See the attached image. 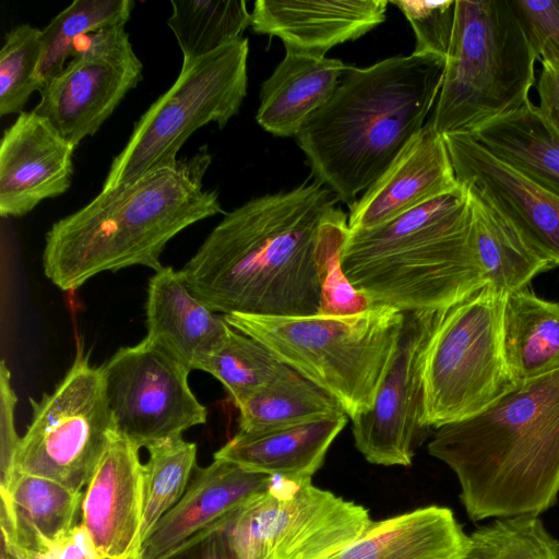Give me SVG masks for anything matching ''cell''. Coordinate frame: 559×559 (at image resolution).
Wrapping results in <instances>:
<instances>
[{
    "mask_svg": "<svg viewBox=\"0 0 559 559\" xmlns=\"http://www.w3.org/2000/svg\"><path fill=\"white\" fill-rule=\"evenodd\" d=\"M236 407L241 432L282 429L345 414L331 395L289 366Z\"/></svg>",
    "mask_w": 559,
    "mask_h": 559,
    "instance_id": "29",
    "label": "cell"
},
{
    "mask_svg": "<svg viewBox=\"0 0 559 559\" xmlns=\"http://www.w3.org/2000/svg\"><path fill=\"white\" fill-rule=\"evenodd\" d=\"M207 145L139 179L100 190L86 205L52 224L45 237L46 277L64 292L106 271L163 269L166 245L194 223L224 213L218 193L203 187Z\"/></svg>",
    "mask_w": 559,
    "mask_h": 559,
    "instance_id": "3",
    "label": "cell"
},
{
    "mask_svg": "<svg viewBox=\"0 0 559 559\" xmlns=\"http://www.w3.org/2000/svg\"><path fill=\"white\" fill-rule=\"evenodd\" d=\"M32 420L20 439L15 472L55 480L82 491L116 430L100 367L82 346L56 389L31 399Z\"/></svg>",
    "mask_w": 559,
    "mask_h": 559,
    "instance_id": "11",
    "label": "cell"
},
{
    "mask_svg": "<svg viewBox=\"0 0 559 559\" xmlns=\"http://www.w3.org/2000/svg\"><path fill=\"white\" fill-rule=\"evenodd\" d=\"M469 135L492 155L559 197V134L531 100Z\"/></svg>",
    "mask_w": 559,
    "mask_h": 559,
    "instance_id": "26",
    "label": "cell"
},
{
    "mask_svg": "<svg viewBox=\"0 0 559 559\" xmlns=\"http://www.w3.org/2000/svg\"><path fill=\"white\" fill-rule=\"evenodd\" d=\"M143 66L133 47L115 53L69 60L39 91L33 109L78 147L94 135L127 93L142 80Z\"/></svg>",
    "mask_w": 559,
    "mask_h": 559,
    "instance_id": "15",
    "label": "cell"
},
{
    "mask_svg": "<svg viewBox=\"0 0 559 559\" xmlns=\"http://www.w3.org/2000/svg\"><path fill=\"white\" fill-rule=\"evenodd\" d=\"M460 186L432 123L411 139L385 171L349 206V230L369 229Z\"/></svg>",
    "mask_w": 559,
    "mask_h": 559,
    "instance_id": "18",
    "label": "cell"
},
{
    "mask_svg": "<svg viewBox=\"0 0 559 559\" xmlns=\"http://www.w3.org/2000/svg\"><path fill=\"white\" fill-rule=\"evenodd\" d=\"M471 223L469 192L460 185L382 225L348 230L342 271L370 306L449 310L488 285Z\"/></svg>",
    "mask_w": 559,
    "mask_h": 559,
    "instance_id": "5",
    "label": "cell"
},
{
    "mask_svg": "<svg viewBox=\"0 0 559 559\" xmlns=\"http://www.w3.org/2000/svg\"><path fill=\"white\" fill-rule=\"evenodd\" d=\"M41 29L29 24L14 26L0 50V116L23 112L35 91H40Z\"/></svg>",
    "mask_w": 559,
    "mask_h": 559,
    "instance_id": "35",
    "label": "cell"
},
{
    "mask_svg": "<svg viewBox=\"0 0 559 559\" xmlns=\"http://www.w3.org/2000/svg\"><path fill=\"white\" fill-rule=\"evenodd\" d=\"M167 25L182 52V64L241 38L250 26L242 0H173Z\"/></svg>",
    "mask_w": 559,
    "mask_h": 559,
    "instance_id": "30",
    "label": "cell"
},
{
    "mask_svg": "<svg viewBox=\"0 0 559 559\" xmlns=\"http://www.w3.org/2000/svg\"><path fill=\"white\" fill-rule=\"evenodd\" d=\"M537 60L509 0H456L441 88L428 119L472 134L530 102Z\"/></svg>",
    "mask_w": 559,
    "mask_h": 559,
    "instance_id": "7",
    "label": "cell"
},
{
    "mask_svg": "<svg viewBox=\"0 0 559 559\" xmlns=\"http://www.w3.org/2000/svg\"><path fill=\"white\" fill-rule=\"evenodd\" d=\"M124 559H142L141 551H134Z\"/></svg>",
    "mask_w": 559,
    "mask_h": 559,
    "instance_id": "44",
    "label": "cell"
},
{
    "mask_svg": "<svg viewBox=\"0 0 559 559\" xmlns=\"http://www.w3.org/2000/svg\"><path fill=\"white\" fill-rule=\"evenodd\" d=\"M132 0H74L41 29L40 90L69 62L73 41L106 26L126 25Z\"/></svg>",
    "mask_w": 559,
    "mask_h": 559,
    "instance_id": "32",
    "label": "cell"
},
{
    "mask_svg": "<svg viewBox=\"0 0 559 559\" xmlns=\"http://www.w3.org/2000/svg\"><path fill=\"white\" fill-rule=\"evenodd\" d=\"M386 0H258L250 12L257 34L280 38L286 51L325 57L385 20Z\"/></svg>",
    "mask_w": 559,
    "mask_h": 559,
    "instance_id": "19",
    "label": "cell"
},
{
    "mask_svg": "<svg viewBox=\"0 0 559 559\" xmlns=\"http://www.w3.org/2000/svg\"><path fill=\"white\" fill-rule=\"evenodd\" d=\"M140 448L117 431L82 498V524L105 559H124L140 551L143 464Z\"/></svg>",
    "mask_w": 559,
    "mask_h": 559,
    "instance_id": "17",
    "label": "cell"
},
{
    "mask_svg": "<svg viewBox=\"0 0 559 559\" xmlns=\"http://www.w3.org/2000/svg\"><path fill=\"white\" fill-rule=\"evenodd\" d=\"M427 448L456 476L472 521L546 512L559 497V368L437 428Z\"/></svg>",
    "mask_w": 559,
    "mask_h": 559,
    "instance_id": "2",
    "label": "cell"
},
{
    "mask_svg": "<svg viewBox=\"0 0 559 559\" xmlns=\"http://www.w3.org/2000/svg\"><path fill=\"white\" fill-rule=\"evenodd\" d=\"M273 480V476L221 459L197 467L181 499L141 545L142 559H164L202 530L266 491Z\"/></svg>",
    "mask_w": 559,
    "mask_h": 559,
    "instance_id": "20",
    "label": "cell"
},
{
    "mask_svg": "<svg viewBox=\"0 0 559 559\" xmlns=\"http://www.w3.org/2000/svg\"><path fill=\"white\" fill-rule=\"evenodd\" d=\"M338 201L318 181L253 198L225 213L180 275L214 312L318 314L323 225Z\"/></svg>",
    "mask_w": 559,
    "mask_h": 559,
    "instance_id": "1",
    "label": "cell"
},
{
    "mask_svg": "<svg viewBox=\"0 0 559 559\" xmlns=\"http://www.w3.org/2000/svg\"><path fill=\"white\" fill-rule=\"evenodd\" d=\"M223 316L331 395L350 419L371 408L404 325V312L383 305L344 316Z\"/></svg>",
    "mask_w": 559,
    "mask_h": 559,
    "instance_id": "6",
    "label": "cell"
},
{
    "mask_svg": "<svg viewBox=\"0 0 559 559\" xmlns=\"http://www.w3.org/2000/svg\"><path fill=\"white\" fill-rule=\"evenodd\" d=\"M348 418L344 414L275 430L238 431L213 457L273 477L312 478Z\"/></svg>",
    "mask_w": 559,
    "mask_h": 559,
    "instance_id": "23",
    "label": "cell"
},
{
    "mask_svg": "<svg viewBox=\"0 0 559 559\" xmlns=\"http://www.w3.org/2000/svg\"><path fill=\"white\" fill-rule=\"evenodd\" d=\"M146 449L150 457L143 464L141 545L164 514L181 499L197 468V444L182 436L158 441Z\"/></svg>",
    "mask_w": 559,
    "mask_h": 559,
    "instance_id": "31",
    "label": "cell"
},
{
    "mask_svg": "<svg viewBox=\"0 0 559 559\" xmlns=\"http://www.w3.org/2000/svg\"><path fill=\"white\" fill-rule=\"evenodd\" d=\"M132 47L124 25H112L91 31L73 41L70 60L102 57Z\"/></svg>",
    "mask_w": 559,
    "mask_h": 559,
    "instance_id": "42",
    "label": "cell"
},
{
    "mask_svg": "<svg viewBox=\"0 0 559 559\" xmlns=\"http://www.w3.org/2000/svg\"><path fill=\"white\" fill-rule=\"evenodd\" d=\"M164 559H238L222 520L202 530Z\"/></svg>",
    "mask_w": 559,
    "mask_h": 559,
    "instance_id": "41",
    "label": "cell"
},
{
    "mask_svg": "<svg viewBox=\"0 0 559 559\" xmlns=\"http://www.w3.org/2000/svg\"><path fill=\"white\" fill-rule=\"evenodd\" d=\"M447 312H404L401 337L373 404L352 419L355 445L369 463L412 465L417 431L423 428L425 360Z\"/></svg>",
    "mask_w": 559,
    "mask_h": 559,
    "instance_id": "13",
    "label": "cell"
},
{
    "mask_svg": "<svg viewBox=\"0 0 559 559\" xmlns=\"http://www.w3.org/2000/svg\"><path fill=\"white\" fill-rule=\"evenodd\" d=\"M502 347L519 385L559 368V304L530 286L506 293Z\"/></svg>",
    "mask_w": 559,
    "mask_h": 559,
    "instance_id": "27",
    "label": "cell"
},
{
    "mask_svg": "<svg viewBox=\"0 0 559 559\" xmlns=\"http://www.w3.org/2000/svg\"><path fill=\"white\" fill-rule=\"evenodd\" d=\"M145 312V338L190 371L200 370L230 329L224 316L192 295L180 272L171 266H164L150 278Z\"/></svg>",
    "mask_w": 559,
    "mask_h": 559,
    "instance_id": "21",
    "label": "cell"
},
{
    "mask_svg": "<svg viewBox=\"0 0 559 559\" xmlns=\"http://www.w3.org/2000/svg\"><path fill=\"white\" fill-rule=\"evenodd\" d=\"M536 91L542 115L559 134V71L542 63Z\"/></svg>",
    "mask_w": 559,
    "mask_h": 559,
    "instance_id": "43",
    "label": "cell"
},
{
    "mask_svg": "<svg viewBox=\"0 0 559 559\" xmlns=\"http://www.w3.org/2000/svg\"><path fill=\"white\" fill-rule=\"evenodd\" d=\"M348 230V217L344 215L336 222L329 239L319 314H352L370 307L365 297L353 288L341 267V254Z\"/></svg>",
    "mask_w": 559,
    "mask_h": 559,
    "instance_id": "37",
    "label": "cell"
},
{
    "mask_svg": "<svg viewBox=\"0 0 559 559\" xmlns=\"http://www.w3.org/2000/svg\"><path fill=\"white\" fill-rule=\"evenodd\" d=\"M16 401L17 397L11 384V372L5 360H2L0 366V487H5L15 474V455L21 439L14 424Z\"/></svg>",
    "mask_w": 559,
    "mask_h": 559,
    "instance_id": "39",
    "label": "cell"
},
{
    "mask_svg": "<svg viewBox=\"0 0 559 559\" xmlns=\"http://www.w3.org/2000/svg\"><path fill=\"white\" fill-rule=\"evenodd\" d=\"M537 60L559 71V0H509Z\"/></svg>",
    "mask_w": 559,
    "mask_h": 559,
    "instance_id": "38",
    "label": "cell"
},
{
    "mask_svg": "<svg viewBox=\"0 0 559 559\" xmlns=\"http://www.w3.org/2000/svg\"><path fill=\"white\" fill-rule=\"evenodd\" d=\"M100 370L115 427L139 448L206 421L207 409L188 383L190 370L145 337L119 348Z\"/></svg>",
    "mask_w": 559,
    "mask_h": 559,
    "instance_id": "12",
    "label": "cell"
},
{
    "mask_svg": "<svg viewBox=\"0 0 559 559\" xmlns=\"http://www.w3.org/2000/svg\"><path fill=\"white\" fill-rule=\"evenodd\" d=\"M466 559H559V539L539 515L493 519L471 535Z\"/></svg>",
    "mask_w": 559,
    "mask_h": 559,
    "instance_id": "34",
    "label": "cell"
},
{
    "mask_svg": "<svg viewBox=\"0 0 559 559\" xmlns=\"http://www.w3.org/2000/svg\"><path fill=\"white\" fill-rule=\"evenodd\" d=\"M457 182L497 210L523 239L559 266V197L487 151L472 135H443Z\"/></svg>",
    "mask_w": 559,
    "mask_h": 559,
    "instance_id": "14",
    "label": "cell"
},
{
    "mask_svg": "<svg viewBox=\"0 0 559 559\" xmlns=\"http://www.w3.org/2000/svg\"><path fill=\"white\" fill-rule=\"evenodd\" d=\"M371 523L366 508L316 487L311 478L282 477L222 519L238 559H331Z\"/></svg>",
    "mask_w": 559,
    "mask_h": 559,
    "instance_id": "10",
    "label": "cell"
},
{
    "mask_svg": "<svg viewBox=\"0 0 559 559\" xmlns=\"http://www.w3.org/2000/svg\"><path fill=\"white\" fill-rule=\"evenodd\" d=\"M347 64L340 59L286 51L262 83L255 120L276 136H296L332 96Z\"/></svg>",
    "mask_w": 559,
    "mask_h": 559,
    "instance_id": "25",
    "label": "cell"
},
{
    "mask_svg": "<svg viewBox=\"0 0 559 559\" xmlns=\"http://www.w3.org/2000/svg\"><path fill=\"white\" fill-rule=\"evenodd\" d=\"M1 545L40 555L75 525L83 493L45 477L15 472L0 487Z\"/></svg>",
    "mask_w": 559,
    "mask_h": 559,
    "instance_id": "22",
    "label": "cell"
},
{
    "mask_svg": "<svg viewBox=\"0 0 559 559\" xmlns=\"http://www.w3.org/2000/svg\"><path fill=\"white\" fill-rule=\"evenodd\" d=\"M389 2L402 11L413 28L416 44L413 52L445 61L453 33L456 1L395 0Z\"/></svg>",
    "mask_w": 559,
    "mask_h": 559,
    "instance_id": "36",
    "label": "cell"
},
{
    "mask_svg": "<svg viewBox=\"0 0 559 559\" xmlns=\"http://www.w3.org/2000/svg\"><path fill=\"white\" fill-rule=\"evenodd\" d=\"M468 192L472 245L487 284L508 293L530 286L536 275L554 267L497 210L471 190Z\"/></svg>",
    "mask_w": 559,
    "mask_h": 559,
    "instance_id": "28",
    "label": "cell"
},
{
    "mask_svg": "<svg viewBox=\"0 0 559 559\" xmlns=\"http://www.w3.org/2000/svg\"><path fill=\"white\" fill-rule=\"evenodd\" d=\"M444 63L413 52L347 66L330 99L296 134L316 181L352 206L427 122Z\"/></svg>",
    "mask_w": 559,
    "mask_h": 559,
    "instance_id": "4",
    "label": "cell"
},
{
    "mask_svg": "<svg viewBox=\"0 0 559 559\" xmlns=\"http://www.w3.org/2000/svg\"><path fill=\"white\" fill-rule=\"evenodd\" d=\"M248 55L249 40L241 37L182 64L173 85L134 123L102 190L175 164L182 145L201 127L215 122L223 129L247 96Z\"/></svg>",
    "mask_w": 559,
    "mask_h": 559,
    "instance_id": "8",
    "label": "cell"
},
{
    "mask_svg": "<svg viewBox=\"0 0 559 559\" xmlns=\"http://www.w3.org/2000/svg\"><path fill=\"white\" fill-rule=\"evenodd\" d=\"M76 146L44 117L21 112L0 142V214L21 217L71 187Z\"/></svg>",
    "mask_w": 559,
    "mask_h": 559,
    "instance_id": "16",
    "label": "cell"
},
{
    "mask_svg": "<svg viewBox=\"0 0 559 559\" xmlns=\"http://www.w3.org/2000/svg\"><path fill=\"white\" fill-rule=\"evenodd\" d=\"M471 537L447 507L428 506L372 522L331 559H466Z\"/></svg>",
    "mask_w": 559,
    "mask_h": 559,
    "instance_id": "24",
    "label": "cell"
},
{
    "mask_svg": "<svg viewBox=\"0 0 559 559\" xmlns=\"http://www.w3.org/2000/svg\"><path fill=\"white\" fill-rule=\"evenodd\" d=\"M506 293L488 284L445 313L425 360L423 428L473 417L518 385L502 347Z\"/></svg>",
    "mask_w": 559,
    "mask_h": 559,
    "instance_id": "9",
    "label": "cell"
},
{
    "mask_svg": "<svg viewBox=\"0 0 559 559\" xmlns=\"http://www.w3.org/2000/svg\"><path fill=\"white\" fill-rule=\"evenodd\" d=\"M287 367L260 342L230 326L200 370L215 377L237 406Z\"/></svg>",
    "mask_w": 559,
    "mask_h": 559,
    "instance_id": "33",
    "label": "cell"
},
{
    "mask_svg": "<svg viewBox=\"0 0 559 559\" xmlns=\"http://www.w3.org/2000/svg\"><path fill=\"white\" fill-rule=\"evenodd\" d=\"M1 559H105L91 533L81 523L40 555H25L1 545Z\"/></svg>",
    "mask_w": 559,
    "mask_h": 559,
    "instance_id": "40",
    "label": "cell"
}]
</instances>
